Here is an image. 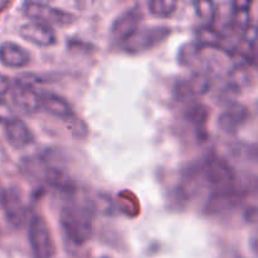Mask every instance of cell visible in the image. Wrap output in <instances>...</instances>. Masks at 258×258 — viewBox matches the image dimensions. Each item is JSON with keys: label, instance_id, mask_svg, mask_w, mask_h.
<instances>
[{"label": "cell", "instance_id": "obj_1", "mask_svg": "<svg viewBox=\"0 0 258 258\" xmlns=\"http://www.w3.org/2000/svg\"><path fill=\"white\" fill-rule=\"evenodd\" d=\"M59 219L63 231L75 244H85L92 236V213L86 207L77 204L63 207Z\"/></svg>", "mask_w": 258, "mask_h": 258}, {"label": "cell", "instance_id": "obj_2", "mask_svg": "<svg viewBox=\"0 0 258 258\" xmlns=\"http://www.w3.org/2000/svg\"><path fill=\"white\" fill-rule=\"evenodd\" d=\"M23 13L32 22L43 23V24L50 25V27L70 25L76 19L72 13L42 2H25L23 4Z\"/></svg>", "mask_w": 258, "mask_h": 258}, {"label": "cell", "instance_id": "obj_3", "mask_svg": "<svg viewBox=\"0 0 258 258\" xmlns=\"http://www.w3.org/2000/svg\"><path fill=\"white\" fill-rule=\"evenodd\" d=\"M201 173L204 180L211 186L216 188V190L233 189L236 173L233 168L223 159L216 158V156L209 158L201 166Z\"/></svg>", "mask_w": 258, "mask_h": 258}, {"label": "cell", "instance_id": "obj_4", "mask_svg": "<svg viewBox=\"0 0 258 258\" xmlns=\"http://www.w3.org/2000/svg\"><path fill=\"white\" fill-rule=\"evenodd\" d=\"M170 33L171 29L168 27L139 28L122 43V47L130 53L145 52L163 43L170 35Z\"/></svg>", "mask_w": 258, "mask_h": 258}, {"label": "cell", "instance_id": "obj_5", "mask_svg": "<svg viewBox=\"0 0 258 258\" xmlns=\"http://www.w3.org/2000/svg\"><path fill=\"white\" fill-rule=\"evenodd\" d=\"M29 243L34 258H52L54 254L52 233L43 217L34 216L30 219Z\"/></svg>", "mask_w": 258, "mask_h": 258}, {"label": "cell", "instance_id": "obj_6", "mask_svg": "<svg viewBox=\"0 0 258 258\" xmlns=\"http://www.w3.org/2000/svg\"><path fill=\"white\" fill-rule=\"evenodd\" d=\"M15 108L25 113H34L42 108V96L29 83L17 81L9 92Z\"/></svg>", "mask_w": 258, "mask_h": 258}, {"label": "cell", "instance_id": "obj_7", "mask_svg": "<svg viewBox=\"0 0 258 258\" xmlns=\"http://www.w3.org/2000/svg\"><path fill=\"white\" fill-rule=\"evenodd\" d=\"M211 87V80L203 72H198L189 78L180 80L175 86L176 98L181 102L191 103L197 97L203 96Z\"/></svg>", "mask_w": 258, "mask_h": 258}, {"label": "cell", "instance_id": "obj_8", "mask_svg": "<svg viewBox=\"0 0 258 258\" xmlns=\"http://www.w3.org/2000/svg\"><path fill=\"white\" fill-rule=\"evenodd\" d=\"M141 19H143V12L138 5L121 13L113 20L112 27H111V33H112L113 38L116 40H120L121 43L125 42L128 37H131L140 28Z\"/></svg>", "mask_w": 258, "mask_h": 258}, {"label": "cell", "instance_id": "obj_9", "mask_svg": "<svg viewBox=\"0 0 258 258\" xmlns=\"http://www.w3.org/2000/svg\"><path fill=\"white\" fill-rule=\"evenodd\" d=\"M242 201V193L236 189L216 190L206 203V212L212 216L227 213L236 208Z\"/></svg>", "mask_w": 258, "mask_h": 258}, {"label": "cell", "instance_id": "obj_10", "mask_svg": "<svg viewBox=\"0 0 258 258\" xmlns=\"http://www.w3.org/2000/svg\"><path fill=\"white\" fill-rule=\"evenodd\" d=\"M20 35L28 42L38 47H49L57 43V34L53 27L43 23L29 22L22 25L19 29Z\"/></svg>", "mask_w": 258, "mask_h": 258}, {"label": "cell", "instance_id": "obj_11", "mask_svg": "<svg viewBox=\"0 0 258 258\" xmlns=\"http://www.w3.org/2000/svg\"><path fill=\"white\" fill-rule=\"evenodd\" d=\"M2 207L4 208L8 222L15 228L22 227L27 221V206H25L19 191L15 189H7V194H5V199Z\"/></svg>", "mask_w": 258, "mask_h": 258}, {"label": "cell", "instance_id": "obj_12", "mask_svg": "<svg viewBox=\"0 0 258 258\" xmlns=\"http://www.w3.org/2000/svg\"><path fill=\"white\" fill-rule=\"evenodd\" d=\"M248 108L238 102H233L224 108L218 117V126L224 133H236L248 118Z\"/></svg>", "mask_w": 258, "mask_h": 258}, {"label": "cell", "instance_id": "obj_13", "mask_svg": "<svg viewBox=\"0 0 258 258\" xmlns=\"http://www.w3.org/2000/svg\"><path fill=\"white\" fill-rule=\"evenodd\" d=\"M0 62L9 68H23L29 64L30 54L25 48L14 42L0 44Z\"/></svg>", "mask_w": 258, "mask_h": 258}, {"label": "cell", "instance_id": "obj_14", "mask_svg": "<svg viewBox=\"0 0 258 258\" xmlns=\"http://www.w3.org/2000/svg\"><path fill=\"white\" fill-rule=\"evenodd\" d=\"M5 138L10 146L14 149H24L34 141V135L29 126L20 118H17L13 122L5 125Z\"/></svg>", "mask_w": 258, "mask_h": 258}, {"label": "cell", "instance_id": "obj_15", "mask_svg": "<svg viewBox=\"0 0 258 258\" xmlns=\"http://www.w3.org/2000/svg\"><path fill=\"white\" fill-rule=\"evenodd\" d=\"M40 96H42V108H44L50 115L63 118L64 121L75 115L71 103L62 96L50 92L40 93Z\"/></svg>", "mask_w": 258, "mask_h": 258}, {"label": "cell", "instance_id": "obj_16", "mask_svg": "<svg viewBox=\"0 0 258 258\" xmlns=\"http://www.w3.org/2000/svg\"><path fill=\"white\" fill-rule=\"evenodd\" d=\"M197 43L202 48H219L223 44V35L211 25H203L197 34Z\"/></svg>", "mask_w": 258, "mask_h": 258}, {"label": "cell", "instance_id": "obj_17", "mask_svg": "<svg viewBox=\"0 0 258 258\" xmlns=\"http://www.w3.org/2000/svg\"><path fill=\"white\" fill-rule=\"evenodd\" d=\"M149 12L155 18H168L174 14L178 2L175 0H153L148 4Z\"/></svg>", "mask_w": 258, "mask_h": 258}, {"label": "cell", "instance_id": "obj_18", "mask_svg": "<svg viewBox=\"0 0 258 258\" xmlns=\"http://www.w3.org/2000/svg\"><path fill=\"white\" fill-rule=\"evenodd\" d=\"M185 117L189 122L196 126H204L208 121L209 110L202 103H191L185 112Z\"/></svg>", "mask_w": 258, "mask_h": 258}, {"label": "cell", "instance_id": "obj_19", "mask_svg": "<svg viewBox=\"0 0 258 258\" xmlns=\"http://www.w3.org/2000/svg\"><path fill=\"white\" fill-rule=\"evenodd\" d=\"M201 50L202 47L198 43H188L179 52V60L181 64L191 67L201 59Z\"/></svg>", "mask_w": 258, "mask_h": 258}, {"label": "cell", "instance_id": "obj_20", "mask_svg": "<svg viewBox=\"0 0 258 258\" xmlns=\"http://www.w3.org/2000/svg\"><path fill=\"white\" fill-rule=\"evenodd\" d=\"M194 10H196L197 15L207 23V25H211L217 15V7L213 2H196Z\"/></svg>", "mask_w": 258, "mask_h": 258}, {"label": "cell", "instance_id": "obj_21", "mask_svg": "<svg viewBox=\"0 0 258 258\" xmlns=\"http://www.w3.org/2000/svg\"><path fill=\"white\" fill-rule=\"evenodd\" d=\"M68 126V130L71 131V134L73 135V138L76 139H85L88 135V128L86 126V123L83 122V120L76 117L75 115L72 117H70L68 120H66Z\"/></svg>", "mask_w": 258, "mask_h": 258}, {"label": "cell", "instance_id": "obj_22", "mask_svg": "<svg viewBox=\"0 0 258 258\" xmlns=\"http://www.w3.org/2000/svg\"><path fill=\"white\" fill-rule=\"evenodd\" d=\"M18 115L15 112V108L13 107V105H10L7 100H0V122L8 125V123L13 122L14 120H17Z\"/></svg>", "mask_w": 258, "mask_h": 258}, {"label": "cell", "instance_id": "obj_23", "mask_svg": "<svg viewBox=\"0 0 258 258\" xmlns=\"http://www.w3.org/2000/svg\"><path fill=\"white\" fill-rule=\"evenodd\" d=\"M13 87V82L9 77L0 73V100L5 97L10 92Z\"/></svg>", "mask_w": 258, "mask_h": 258}, {"label": "cell", "instance_id": "obj_24", "mask_svg": "<svg viewBox=\"0 0 258 258\" xmlns=\"http://www.w3.org/2000/svg\"><path fill=\"white\" fill-rule=\"evenodd\" d=\"M251 5V3L246 2V0H237V2L232 3L231 7L233 10H249Z\"/></svg>", "mask_w": 258, "mask_h": 258}, {"label": "cell", "instance_id": "obj_25", "mask_svg": "<svg viewBox=\"0 0 258 258\" xmlns=\"http://www.w3.org/2000/svg\"><path fill=\"white\" fill-rule=\"evenodd\" d=\"M251 248L253 251V253L258 257V233L254 234L251 238Z\"/></svg>", "mask_w": 258, "mask_h": 258}, {"label": "cell", "instance_id": "obj_26", "mask_svg": "<svg viewBox=\"0 0 258 258\" xmlns=\"http://www.w3.org/2000/svg\"><path fill=\"white\" fill-rule=\"evenodd\" d=\"M5 194H7V189H4V186L0 183V206H3V202L5 199Z\"/></svg>", "mask_w": 258, "mask_h": 258}, {"label": "cell", "instance_id": "obj_27", "mask_svg": "<svg viewBox=\"0 0 258 258\" xmlns=\"http://www.w3.org/2000/svg\"><path fill=\"white\" fill-rule=\"evenodd\" d=\"M252 59L254 60V63H256V66L258 68V49H254V53H253V57H252Z\"/></svg>", "mask_w": 258, "mask_h": 258}]
</instances>
